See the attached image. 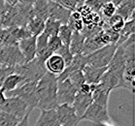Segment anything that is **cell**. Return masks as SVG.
<instances>
[{
	"mask_svg": "<svg viewBox=\"0 0 135 126\" xmlns=\"http://www.w3.org/2000/svg\"><path fill=\"white\" fill-rule=\"evenodd\" d=\"M57 78L52 73L46 72V74L37 82L36 95L38 99L37 108L40 110L56 109L59 106L57 97Z\"/></svg>",
	"mask_w": 135,
	"mask_h": 126,
	"instance_id": "obj_1",
	"label": "cell"
},
{
	"mask_svg": "<svg viewBox=\"0 0 135 126\" xmlns=\"http://www.w3.org/2000/svg\"><path fill=\"white\" fill-rule=\"evenodd\" d=\"M45 64L35 57L30 62L22 65H17L14 67V73L20 75L23 79V83L38 82L46 74Z\"/></svg>",
	"mask_w": 135,
	"mask_h": 126,
	"instance_id": "obj_2",
	"label": "cell"
},
{
	"mask_svg": "<svg viewBox=\"0 0 135 126\" xmlns=\"http://www.w3.org/2000/svg\"><path fill=\"white\" fill-rule=\"evenodd\" d=\"M36 85L37 82H29L20 85L16 89L5 93L6 97H18L22 99L27 105L28 113L30 114L32 110L37 108L38 99L36 95Z\"/></svg>",
	"mask_w": 135,
	"mask_h": 126,
	"instance_id": "obj_3",
	"label": "cell"
},
{
	"mask_svg": "<svg viewBox=\"0 0 135 126\" xmlns=\"http://www.w3.org/2000/svg\"><path fill=\"white\" fill-rule=\"evenodd\" d=\"M117 47V45H107L88 54L86 56L88 64L86 65H90V66L97 68L107 67L111 59L113 58Z\"/></svg>",
	"mask_w": 135,
	"mask_h": 126,
	"instance_id": "obj_4",
	"label": "cell"
},
{
	"mask_svg": "<svg viewBox=\"0 0 135 126\" xmlns=\"http://www.w3.org/2000/svg\"><path fill=\"white\" fill-rule=\"evenodd\" d=\"M25 63V59L18 45L0 46V64L2 66L15 67Z\"/></svg>",
	"mask_w": 135,
	"mask_h": 126,
	"instance_id": "obj_5",
	"label": "cell"
},
{
	"mask_svg": "<svg viewBox=\"0 0 135 126\" xmlns=\"http://www.w3.org/2000/svg\"><path fill=\"white\" fill-rule=\"evenodd\" d=\"M0 111L12 114L18 120L23 119L26 115L30 114L28 113L27 105L18 97H7L5 103L0 107Z\"/></svg>",
	"mask_w": 135,
	"mask_h": 126,
	"instance_id": "obj_6",
	"label": "cell"
},
{
	"mask_svg": "<svg viewBox=\"0 0 135 126\" xmlns=\"http://www.w3.org/2000/svg\"><path fill=\"white\" fill-rule=\"evenodd\" d=\"M99 83H101L106 88L110 89L111 91L120 87L127 88V85L123 80V69H113L108 67Z\"/></svg>",
	"mask_w": 135,
	"mask_h": 126,
	"instance_id": "obj_7",
	"label": "cell"
},
{
	"mask_svg": "<svg viewBox=\"0 0 135 126\" xmlns=\"http://www.w3.org/2000/svg\"><path fill=\"white\" fill-rule=\"evenodd\" d=\"M55 111L60 126H78L81 122L80 117L77 114L72 105H59Z\"/></svg>",
	"mask_w": 135,
	"mask_h": 126,
	"instance_id": "obj_8",
	"label": "cell"
},
{
	"mask_svg": "<svg viewBox=\"0 0 135 126\" xmlns=\"http://www.w3.org/2000/svg\"><path fill=\"white\" fill-rule=\"evenodd\" d=\"M81 120H88L94 123H105L110 121L108 114V108H104L100 105L92 102L85 114L82 115Z\"/></svg>",
	"mask_w": 135,
	"mask_h": 126,
	"instance_id": "obj_9",
	"label": "cell"
},
{
	"mask_svg": "<svg viewBox=\"0 0 135 126\" xmlns=\"http://www.w3.org/2000/svg\"><path fill=\"white\" fill-rule=\"evenodd\" d=\"M77 91H78L77 88L71 83L68 79H65L63 80H57L56 97H57L59 105H72Z\"/></svg>",
	"mask_w": 135,
	"mask_h": 126,
	"instance_id": "obj_10",
	"label": "cell"
},
{
	"mask_svg": "<svg viewBox=\"0 0 135 126\" xmlns=\"http://www.w3.org/2000/svg\"><path fill=\"white\" fill-rule=\"evenodd\" d=\"M71 13V11L65 9L55 1L49 0V19L60 22L61 25L67 24Z\"/></svg>",
	"mask_w": 135,
	"mask_h": 126,
	"instance_id": "obj_11",
	"label": "cell"
},
{
	"mask_svg": "<svg viewBox=\"0 0 135 126\" xmlns=\"http://www.w3.org/2000/svg\"><path fill=\"white\" fill-rule=\"evenodd\" d=\"M92 103V97H91V92H83L78 90L75 95V98L72 103V107L74 108V110L76 111L77 114L82 117L85 112L86 111V109L90 106Z\"/></svg>",
	"mask_w": 135,
	"mask_h": 126,
	"instance_id": "obj_12",
	"label": "cell"
},
{
	"mask_svg": "<svg viewBox=\"0 0 135 126\" xmlns=\"http://www.w3.org/2000/svg\"><path fill=\"white\" fill-rule=\"evenodd\" d=\"M18 49L25 59V63L32 61L36 56V36H30L18 41Z\"/></svg>",
	"mask_w": 135,
	"mask_h": 126,
	"instance_id": "obj_13",
	"label": "cell"
},
{
	"mask_svg": "<svg viewBox=\"0 0 135 126\" xmlns=\"http://www.w3.org/2000/svg\"><path fill=\"white\" fill-rule=\"evenodd\" d=\"M90 85H91L92 102L104 108H108V100H109V96L111 93L110 89L106 88L101 83L90 84Z\"/></svg>",
	"mask_w": 135,
	"mask_h": 126,
	"instance_id": "obj_14",
	"label": "cell"
},
{
	"mask_svg": "<svg viewBox=\"0 0 135 126\" xmlns=\"http://www.w3.org/2000/svg\"><path fill=\"white\" fill-rule=\"evenodd\" d=\"M107 69L108 66L107 67L97 68L90 66V65H86L82 71H83L84 77H85L86 83H89V84H97V83H99L102 76L107 71Z\"/></svg>",
	"mask_w": 135,
	"mask_h": 126,
	"instance_id": "obj_15",
	"label": "cell"
},
{
	"mask_svg": "<svg viewBox=\"0 0 135 126\" xmlns=\"http://www.w3.org/2000/svg\"><path fill=\"white\" fill-rule=\"evenodd\" d=\"M34 126H60L55 109L41 110L40 117Z\"/></svg>",
	"mask_w": 135,
	"mask_h": 126,
	"instance_id": "obj_16",
	"label": "cell"
},
{
	"mask_svg": "<svg viewBox=\"0 0 135 126\" xmlns=\"http://www.w3.org/2000/svg\"><path fill=\"white\" fill-rule=\"evenodd\" d=\"M45 67H46L47 72L52 73V74L59 76L63 72L65 69V63L62 57L56 53H54L47 59L45 62Z\"/></svg>",
	"mask_w": 135,
	"mask_h": 126,
	"instance_id": "obj_17",
	"label": "cell"
},
{
	"mask_svg": "<svg viewBox=\"0 0 135 126\" xmlns=\"http://www.w3.org/2000/svg\"><path fill=\"white\" fill-rule=\"evenodd\" d=\"M85 40H86V37L81 32L73 31L70 44H69V49L73 56L77 54H82Z\"/></svg>",
	"mask_w": 135,
	"mask_h": 126,
	"instance_id": "obj_18",
	"label": "cell"
},
{
	"mask_svg": "<svg viewBox=\"0 0 135 126\" xmlns=\"http://www.w3.org/2000/svg\"><path fill=\"white\" fill-rule=\"evenodd\" d=\"M133 13H134V1L133 0H123L120 5L117 6L115 15H119L126 22L134 17Z\"/></svg>",
	"mask_w": 135,
	"mask_h": 126,
	"instance_id": "obj_19",
	"label": "cell"
},
{
	"mask_svg": "<svg viewBox=\"0 0 135 126\" xmlns=\"http://www.w3.org/2000/svg\"><path fill=\"white\" fill-rule=\"evenodd\" d=\"M23 83H23V79H22L20 75L13 73V74L9 75V76L5 79L3 84H2V86H1L0 89H1L4 93H7V92H9V91H12V90L16 89L17 87H18V86L23 84Z\"/></svg>",
	"mask_w": 135,
	"mask_h": 126,
	"instance_id": "obj_20",
	"label": "cell"
},
{
	"mask_svg": "<svg viewBox=\"0 0 135 126\" xmlns=\"http://www.w3.org/2000/svg\"><path fill=\"white\" fill-rule=\"evenodd\" d=\"M33 15L46 22L49 19V0H36L32 5Z\"/></svg>",
	"mask_w": 135,
	"mask_h": 126,
	"instance_id": "obj_21",
	"label": "cell"
},
{
	"mask_svg": "<svg viewBox=\"0 0 135 126\" xmlns=\"http://www.w3.org/2000/svg\"><path fill=\"white\" fill-rule=\"evenodd\" d=\"M44 26H45V22L43 19L35 17L34 15L29 19L27 24H26L27 30L30 32L32 36H36V37L43 32Z\"/></svg>",
	"mask_w": 135,
	"mask_h": 126,
	"instance_id": "obj_22",
	"label": "cell"
},
{
	"mask_svg": "<svg viewBox=\"0 0 135 126\" xmlns=\"http://www.w3.org/2000/svg\"><path fill=\"white\" fill-rule=\"evenodd\" d=\"M134 17L124 22L123 29L120 31V39L118 42V46L126 42L131 35H134Z\"/></svg>",
	"mask_w": 135,
	"mask_h": 126,
	"instance_id": "obj_23",
	"label": "cell"
},
{
	"mask_svg": "<svg viewBox=\"0 0 135 126\" xmlns=\"http://www.w3.org/2000/svg\"><path fill=\"white\" fill-rule=\"evenodd\" d=\"M61 26V23L54 19H48L45 22V26H44L43 33L47 35L48 37H52V36H56L59 34V28Z\"/></svg>",
	"mask_w": 135,
	"mask_h": 126,
	"instance_id": "obj_24",
	"label": "cell"
},
{
	"mask_svg": "<svg viewBox=\"0 0 135 126\" xmlns=\"http://www.w3.org/2000/svg\"><path fill=\"white\" fill-rule=\"evenodd\" d=\"M104 22L108 25V27L110 28L111 30L120 33V31L123 29V25H124L126 21L119 15H114L110 19L104 21Z\"/></svg>",
	"mask_w": 135,
	"mask_h": 126,
	"instance_id": "obj_25",
	"label": "cell"
},
{
	"mask_svg": "<svg viewBox=\"0 0 135 126\" xmlns=\"http://www.w3.org/2000/svg\"><path fill=\"white\" fill-rule=\"evenodd\" d=\"M7 29L9 30L10 33L12 34V36L18 42L21 40H23L25 38L32 36L26 27H22V26H11V27L7 28Z\"/></svg>",
	"mask_w": 135,
	"mask_h": 126,
	"instance_id": "obj_26",
	"label": "cell"
},
{
	"mask_svg": "<svg viewBox=\"0 0 135 126\" xmlns=\"http://www.w3.org/2000/svg\"><path fill=\"white\" fill-rule=\"evenodd\" d=\"M72 33H73V31H72V29L67 24H62L60 26L57 36H59L60 41H61L62 45L69 46L71 37H72Z\"/></svg>",
	"mask_w": 135,
	"mask_h": 126,
	"instance_id": "obj_27",
	"label": "cell"
},
{
	"mask_svg": "<svg viewBox=\"0 0 135 126\" xmlns=\"http://www.w3.org/2000/svg\"><path fill=\"white\" fill-rule=\"evenodd\" d=\"M68 80H70L71 83L76 87L77 90H79L81 86L83 85L84 83H86V80H85V77H84L82 70L74 71L73 73H71L70 76L68 77Z\"/></svg>",
	"mask_w": 135,
	"mask_h": 126,
	"instance_id": "obj_28",
	"label": "cell"
},
{
	"mask_svg": "<svg viewBox=\"0 0 135 126\" xmlns=\"http://www.w3.org/2000/svg\"><path fill=\"white\" fill-rule=\"evenodd\" d=\"M116 10H117V6L113 3V2H107L102 6L101 10L99 15L101 16V18L103 21L110 19L111 17H113L116 14Z\"/></svg>",
	"mask_w": 135,
	"mask_h": 126,
	"instance_id": "obj_29",
	"label": "cell"
},
{
	"mask_svg": "<svg viewBox=\"0 0 135 126\" xmlns=\"http://www.w3.org/2000/svg\"><path fill=\"white\" fill-rule=\"evenodd\" d=\"M20 121L12 114L0 111V126H16Z\"/></svg>",
	"mask_w": 135,
	"mask_h": 126,
	"instance_id": "obj_30",
	"label": "cell"
},
{
	"mask_svg": "<svg viewBox=\"0 0 135 126\" xmlns=\"http://www.w3.org/2000/svg\"><path fill=\"white\" fill-rule=\"evenodd\" d=\"M56 54H59L62 57V59L64 60L65 66L67 67L70 65V63L72 62V59H73V54L71 53L70 49H69V46H65V45H62V47L56 52Z\"/></svg>",
	"mask_w": 135,
	"mask_h": 126,
	"instance_id": "obj_31",
	"label": "cell"
},
{
	"mask_svg": "<svg viewBox=\"0 0 135 126\" xmlns=\"http://www.w3.org/2000/svg\"><path fill=\"white\" fill-rule=\"evenodd\" d=\"M61 47H62V43L57 35H56V36L49 37V40H48V48H49V49L52 52V54H54V53H56V52H57Z\"/></svg>",
	"mask_w": 135,
	"mask_h": 126,
	"instance_id": "obj_32",
	"label": "cell"
},
{
	"mask_svg": "<svg viewBox=\"0 0 135 126\" xmlns=\"http://www.w3.org/2000/svg\"><path fill=\"white\" fill-rule=\"evenodd\" d=\"M14 73V67H10V66H2L0 67V88L3 84L4 80L9 75Z\"/></svg>",
	"mask_w": 135,
	"mask_h": 126,
	"instance_id": "obj_33",
	"label": "cell"
},
{
	"mask_svg": "<svg viewBox=\"0 0 135 126\" xmlns=\"http://www.w3.org/2000/svg\"><path fill=\"white\" fill-rule=\"evenodd\" d=\"M54 1L60 4L62 7H64L65 9L69 10L71 12H74L77 9V4L75 0H54Z\"/></svg>",
	"mask_w": 135,
	"mask_h": 126,
	"instance_id": "obj_34",
	"label": "cell"
},
{
	"mask_svg": "<svg viewBox=\"0 0 135 126\" xmlns=\"http://www.w3.org/2000/svg\"><path fill=\"white\" fill-rule=\"evenodd\" d=\"M8 6H9V4L5 3L3 0H0V19L2 18V16L4 15V13L6 12Z\"/></svg>",
	"mask_w": 135,
	"mask_h": 126,
	"instance_id": "obj_35",
	"label": "cell"
},
{
	"mask_svg": "<svg viewBox=\"0 0 135 126\" xmlns=\"http://www.w3.org/2000/svg\"><path fill=\"white\" fill-rule=\"evenodd\" d=\"M36 0H18V2L22 5H28V6H32L35 3Z\"/></svg>",
	"mask_w": 135,
	"mask_h": 126,
	"instance_id": "obj_36",
	"label": "cell"
},
{
	"mask_svg": "<svg viewBox=\"0 0 135 126\" xmlns=\"http://www.w3.org/2000/svg\"><path fill=\"white\" fill-rule=\"evenodd\" d=\"M28 117H29V115H26L23 119L21 120L16 126H28Z\"/></svg>",
	"mask_w": 135,
	"mask_h": 126,
	"instance_id": "obj_37",
	"label": "cell"
},
{
	"mask_svg": "<svg viewBox=\"0 0 135 126\" xmlns=\"http://www.w3.org/2000/svg\"><path fill=\"white\" fill-rule=\"evenodd\" d=\"M6 95H5V93L0 89V107L2 106V105L5 103V101H6Z\"/></svg>",
	"mask_w": 135,
	"mask_h": 126,
	"instance_id": "obj_38",
	"label": "cell"
},
{
	"mask_svg": "<svg viewBox=\"0 0 135 126\" xmlns=\"http://www.w3.org/2000/svg\"><path fill=\"white\" fill-rule=\"evenodd\" d=\"M3 1L5 2V3L11 5V6H16V5L18 3V0H3Z\"/></svg>",
	"mask_w": 135,
	"mask_h": 126,
	"instance_id": "obj_39",
	"label": "cell"
},
{
	"mask_svg": "<svg viewBox=\"0 0 135 126\" xmlns=\"http://www.w3.org/2000/svg\"><path fill=\"white\" fill-rule=\"evenodd\" d=\"M86 1V0H75V2H76V4H77V8H78L79 6H81V5L85 4Z\"/></svg>",
	"mask_w": 135,
	"mask_h": 126,
	"instance_id": "obj_40",
	"label": "cell"
},
{
	"mask_svg": "<svg viewBox=\"0 0 135 126\" xmlns=\"http://www.w3.org/2000/svg\"><path fill=\"white\" fill-rule=\"evenodd\" d=\"M0 29H3V24H2V21L0 19Z\"/></svg>",
	"mask_w": 135,
	"mask_h": 126,
	"instance_id": "obj_41",
	"label": "cell"
},
{
	"mask_svg": "<svg viewBox=\"0 0 135 126\" xmlns=\"http://www.w3.org/2000/svg\"><path fill=\"white\" fill-rule=\"evenodd\" d=\"M0 67H1V64H0Z\"/></svg>",
	"mask_w": 135,
	"mask_h": 126,
	"instance_id": "obj_42",
	"label": "cell"
}]
</instances>
